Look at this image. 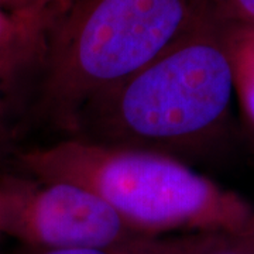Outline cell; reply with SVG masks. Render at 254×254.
<instances>
[{
	"instance_id": "1",
	"label": "cell",
	"mask_w": 254,
	"mask_h": 254,
	"mask_svg": "<svg viewBox=\"0 0 254 254\" xmlns=\"http://www.w3.org/2000/svg\"><path fill=\"white\" fill-rule=\"evenodd\" d=\"M210 14L209 0H61L43 36L28 123L69 134L85 105Z\"/></svg>"
},
{
	"instance_id": "8",
	"label": "cell",
	"mask_w": 254,
	"mask_h": 254,
	"mask_svg": "<svg viewBox=\"0 0 254 254\" xmlns=\"http://www.w3.org/2000/svg\"><path fill=\"white\" fill-rule=\"evenodd\" d=\"M55 10L44 13H16L0 7V51L41 40Z\"/></svg>"
},
{
	"instance_id": "4",
	"label": "cell",
	"mask_w": 254,
	"mask_h": 254,
	"mask_svg": "<svg viewBox=\"0 0 254 254\" xmlns=\"http://www.w3.org/2000/svg\"><path fill=\"white\" fill-rule=\"evenodd\" d=\"M0 235L36 252L118 245L143 236L92 190L21 173L0 174Z\"/></svg>"
},
{
	"instance_id": "5",
	"label": "cell",
	"mask_w": 254,
	"mask_h": 254,
	"mask_svg": "<svg viewBox=\"0 0 254 254\" xmlns=\"http://www.w3.org/2000/svg\"><path fill=\"white\" fill-rule=\"evenodd\" d=\"M43 38L0 51V160L17 151L28 125Z\"/></svg>"
},
{
	"instance_id": "3",
	"label": "cell",
	"mask_w": 254,
	"mask_h": 254,
	"mask_svg": "<svg viewBox=\"0 0 254 254\" xmlns=\"http://www.w3.org/2000/svg\"><path fill=\"white\" fill-rule=\"evenodd\" d=\"M17 173L92 190L143 236L237 235L253 208L240 195L168 155L66 137L17 150Z\"/></svg>"
},
{
	"instance_id": "11",
	"label": "cell",
	"mask_w": 254,
	"mask_h": 254,
	"mask_svg": "<svg viewBox=\"0 0 254 254\" xmlns=\"http://www.w3.org/2000/svg\"><path fill=\"white\" fill-rule=\"evenodd\" d=\"M60 0H0V7L16 13H44L57 9Z\"/></svg>"
},
{
	"instance_id": "13",
	"label": "cell",
	"mask_w": 254,
	"mask_h": 254,
	"mask_svg": "<svg viewBox=\"0 0 254 254\" xmlns=\"http://www.w3.org/2000/svg\"><path fill=\"white\" fill-rule=\"evenodd\" d=\"M0 236H1V235H0Z\"/></svg>"
},
{
	"instance_id": "9",
	"label": "cell",
	"mask_w": 254,
	"mask_h": 254,
	"mask_svg": "<svg viewBox=\"0 0 254 254\" xmlns=\"http://www.w3.org/2000/svg\"><path fill=\"white\" fill-rule=\"evenodd\" d=\"M209 6L223 24L254 28V0H209Z\"/></svg>"
},
{
	"instance_id": "2",
	"label": "cell",
	"mask_w": 254,
	"mask_h": 254,
	"mask_svg": "<svg viewBox=\"0 0 254 254\" xmlns=\"http://www.w3.org/2000/svg\"><path fill=\"white\" fill-rule=\"evenodd\" d=\"M233 93L225 30L210 11L168 51L86 103L68 137L185 163L220 131Z\"/></svg>"
},
{
	"instance_id": "10",
	"label": "cell",
	"mask_w": 254,
	"mask_h": 254,
	"mask_svg": "<svg viewBox=\"0 0 254 254\" xmlns=\"http://www.w3.org/2000/svg\"><path fill=\"white\" fill-rule=\"evenodd\" d=\"M200 254H254V243L245 230L237 235H223Z\"/></svg>"
},
{
	"instance_id": "7",
	"label": "cell",
	"mask_w": 254,
	"mask_h": 254,
	"mask_svg": "<svg viewBox=\"0 0 254 254\" xmlns=\"http://www.w3.org/2000/svg\"><path fill=\"white\" fill-rule=\"evenodd\" d=\"M233 71V89L249 126L254 130V28L223 24Z\"/></svg>"
},
{
	"instance_id": "12",
	"label": "cell",
	"mask_w": 254,
	"mask_h": 254,
	"mask_svg": "<svg viewBox=\"0 0 254 254\" xmlns=\"http://www.w3.org/2000/svg\"><path fill=\"white\" fill-rule=\"evenodd\" d=\"M246 232L249 233V236L252 237V240H253L254 243V215L253 218H252V220L249 222V225L246 226Z\"/></svg>"
},
{
	"instance_id": "6",
	"label": "cell",
	"mask_w": 254,
	"mask_h": 254,
	"mask_svg": "<svg viewBox=\"0 0 254 254\" xmlns=\"http://www.w3.org/2000/svg\"><path fill=\"white\" fill-rule=\"evenodd\" d=\"M223 235L192 233L170 236H141L123 243L66 250H44L33 254H200Z\"/></svg>"
}]
</instances>
